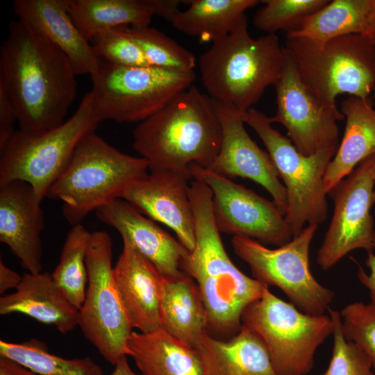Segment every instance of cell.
<instances>
[{
	"label": "cell",
	"mask_w": 375,
	"mask_h": 375,
	"mask_svg": "<svg viewBox=\"0 0 375 375\" xmlns=\"http://www.w3.org/2000/svg\"><path fill=\"white\" fill-rule=\"evenodd\" d=\"M171 20L181 33L199 38L202 42H215L227 36L244 19L245 12L258 0H192Z\"/></svg>",
	"instance_id": "obj_28"
},
{
	"label": "cell",
	"mask_w": 375,
	"mask_h": 375,
	"mask_svg": "<svg viewBox=\"0 0 375 375\" xmlns=\"http://www.w3.org/2000/svg\"><path fill=\"white\" fill-rule=\"evenodd\" d=\"M90 76L92 111L99 123H140L192 86L196 78L194 71L123 66L101 59Z\"/></svg>",
	"instance_id": "obj_7"
},
{
	"label": "cell",
	"mask_w": 375,
	"mask_h": 375,
	"mask_svg": "<svg viewBox=\"0 0 375 375\" xmlns=\"http://www.w3.org/2000/svg\"><path fill=\"white\" fill-rule=\"evenodd\" d=\"M284 47L276 34L253 38L247 19L212 43L199 60L201 80L210 99L241 113L253 108L266 88L274 85L283 64Z\"/></svg>",
	"instance_id": "obj_4"
},
{
	"label": "cell",
	"mask_w": 375,
	"mask_h": 375,
	"mask_svg": "<svg viewBox=\"0 0 375 375\" xmlns=\"http://www.w3.org/2000/svg\"><path fill=\"white\" fill-rule=\"evenodd\" d=\"M328 0H266L253 22L267 33L280 30L290 33L297 30L309 15L325 6Z\"/></svg>",
	"instance_id": "obj_33"
},
{
	"label": "cell",
	"mask_w": 375,
	"mask_h": 375,
	"mask_svg": "<svg viewBox=\"0 0 375 375\" xmlns=\"http://www.w3.org/2000/svg\"><path fill=\"white\" fill-rule=\"evenodd\" d=\"M190 178L189 169L151 170L131 183L122 197L144 215L171 228L189 251L195 245Z\"/></svg>",
	"instance_id": "obj_17"
},
{
	"label": "cell",
	"mask_w": 375,
	"mask_h": 375,
	"mask_svg": "<svg viewBox=\"0 0 375 375\" xmlns=\"http://www.w3.org/2000/svg\"><path fill=\"white\" fill-rule=\"evenodd\" d=\"M156 0H69L71 19L89 42L110 29L149 26Z\"/></svg>",
	"instance_id": "obj_27"
},
{
	"label": "cell",
	"mask_w": 375,
	"mask_h": 375,
	"mask_svg": "<svg viewBox=\"0 0 375 375\" xmlns=\"http://www.w3.org/2000/svg\"><path fill=\"white\" fill-rule=\"evenodd\" d=\"M340 111L344 133L324 176L327 193L368 156L375 153V109L369 99L349 96Z\"/></svg>",
	"instance_id": "obj_24"
},
{
	"label": "cell",
	"mask_w": 375,
	"mask_h": 375,
	"mask_svg": "<svg viewBox=\"0 0 375 375\" xmlns=\"http://www.w3.org/2000/svg\"><path fill=\"white\" fill-rule=\"evenodd\" d=\"M369 4V0L329 1L286 36L303 38L322 44L344 35H364Z\"/></svg>",
	"instance_id": "obj_29"
},
{
	"label": "cell",
	"mask_w": 375,
	"mask_h": 375,
	"mask_svg": "<svg viewBox=\"0 0 375 375\" xmlns=\"http://www.w3.org/2000/svg\"><path fill=\"white\" fill-rule=\"evenodd\" d=\"M303 83L322 101L337 106L340 94L369 99L375 81V47L361 34L339 37L318 44L308 39L286 36Z\"/></svg>",
	"instance_id": "obj_8"
},
{
	"label": "cell",
	"mask_w": 375,
	"mask_h": 375,
	"mask_svg": "<svg viewBox=\"0 0 375 375\" xmlns=\"http://www.w3.org/2000/svg\"><path fill=\"white\" fill-rule=\"evenodd\" d=\"M194 350L202 375H278L262 341L243 325L227 340L205 333Z\"/></svg>",
	"instance_id": "obj_22"
},
{
	"label": "cell",
	"mask_w": 375,
	"mask_h": 375,
	"mask_svg": "<svg viewBox=\"0 0 375 375\" xmlns=\"http://www.w3.org/2000/svg\"><path fill=\"white\" fill-rule=\"evenodd\" d=\"M22 279L15 271L8 267L0 260V294L4 295L5 292L10 289H16Z\"/></svg>",
	"instance_id": "obj_39"
},
{
	"label": "cell",
	"mask_w": 375,
	"mask_h": 375,
	"mask_svg": "<svg viewBox=\"0 0 375 375\" xmlns=\"http://www.w3.org/2000/svg\"><path fill=\"white\" fill-rule=\"evenodd\" d=\"M126 30L144 53L151 66L177 71H194V55L160 31L145 26H128Z\"/></svg>",
	"instance_id": "obj_32"
},
{
	"label": "cell",
	"mask_w": 375,
	"mask_h": 375,
	"mask_svg": "<svg viewBox=\"0 0 375 375\" xmlns=\"http://www.w3.org/2000/svg\"><path fill=\"white\" fill-rule=\"evenodd\" d=\"M317 226L306 225L289 242L276 249L244 236L231 238L234 252L249 265L254 278L278 288L299 310L312 315H324L334 297L310 269V247Z\"/></svg>",
	"instance_id": "obj_11"
},
{
	"label": "cell",
	"mask_w": 375,
	"mask_h": 375,
	"mask_svg": "<svg viewBox=\"0 0 375 375\" xmlns=\"http://www.w3.org/2000/svg\"><path fill=\"white\" fill-rule=\"evenodd\" d=\"M340 313L344 338L362 350L375 371V306L353 302Z\"/></svg>",
	"instance_id": "obj_35"
},
{
	"label": "cell",
	"mask_w": 375,
	"mask_h": 375,
	"mask_svg": "<svg viewBox=\"0 0 375 375\" xmlns=\"http://www.w3.org/2000/svg\"><path fill=\"white\" fill-rule=\"evenodd\" d=\"M241 322L262 341L278 375H307L316 350L333 331L329 315L305 313L269 287L245 308Z\"/></svg>",
	"instance_id": "obj_10"
},
{
	"label": "cell",
	"mask_w": 375,
	"mask_h": 375,
	"mask_svg": "<svg viewBox=\"0 0 375 375\" xmlns=\"http://www.w3.org/2000/svg\"><path fill=\"white\" fill-rule=\"evenodd\" d=\"M113 366L114 369L110 375H141L132 369L126 356L121 358Z\"/></svg>",
	"instance_id": "obj_42"
},
{
	"label": "cell",
	"mask_w": 375,
	"mask_h": 375,
	"mask_svg": "<svg viewBox=\"0 0 375 375\" xmlns=\"http://www.w3.org/2000/svg\"><path fill=\"white\" fill-rule=\"evenodd\" d=\"M0 356L38 375H104L90 358L67 359L51 353L46 344L32 338L21 343L0 340Z\"/></svg>",
	"instance_id": "obj_30"
},
{
	"label": "cell",
	"mask_w": 375,
	"mask_h": 375,
	"mask_svg": "<svg viewBox=\"0 0 375 375\" xmlns=\"http://www.w3.org/2000/svg\"><path fill=\"white\" fill-rule=\"evenodd\" d=\"M371 172H372V178H373V180L374 181V183H375V153L374 155V160H373V162H372V165Z\"/></svg>",
	"instance_id": "obj_43"
},
{
	"label": "cell",
	"mask_w": 375,
	"mask_h": 375,
	"mask_svg": "<svg viewBox=\"0 0 375 375\" xmlns=\"http://www.w3.org/2000/svg\"><path fill=\"white\" fill-rule=\"evenodd\" d=\"M0 375H38L15 361L0 356Z\"/></svg>",
	"instance_id": "obj_40"
},
{
	"label": "cell",
	"mask_w": 375,
	"mask_h": 375,
	"mask_svg": "<svg viewBox=\"0 0 375 375\" xmlns=\"http://www.w3.org/2000/svg\"><path fill=\"white\" fill-rule=\"evenodd\" d=\"M149 169L145 159L119 151L93 131L78 144L47 197L62 201L63 215L74 226L92 211L122 199Z\"/></svg>",
	"instance_id": "obj_5"
},
{
	"label": "cell",
	"mask_w": 375,
	"mask_h": 375,
	"mask_svg": "<svg viewBox=\"0 0 375 375\" xmlns=\"http://www.w3.org/2000/svg\"><path fill=\"white\" fill-rule=\"evenodd\" d=\"M328 310L333 324V346L328 367L322 375H375L365 354L344 338L340 313L330 308Z\"/></svg>",
	"instance_id": "obj_34"
},
{
	"label": "cell",
	"mask_w": 375,
	"mask_h": 375,
	"mask_svg": "<svg viewBox=\"0 0 375 375\" xmlns=\"http://www.w3.org/2000/svg\"><path fill=\"white\" fill-rule=\"evenodd\" d=\"M369 2L366 29L364 35L369 38L375 47V0H369Z\"/></svg>",
	"instance_id": "obj_41"
},
{
	"label": "cell",
	"mask_w": 375,
	"mask_h": 375,
	"mask_svg": "<svg viewBox=\"0 0 375 375\" xmlns=\"http://www.w3.org/2000/svg\"><path fill=\"white\" fill-rule=\"evenodd\" d=\"M91 42L99 59L123 66H151L125 26L101 33Z\"/></svg>",
	"instance_id": "obj_36"
},
{
	"label": "cell",
	"mask_w": 375,
	"mask_h": 375,
	"mask_svg": "<svg viewBox=\"0 0 375 375\" xmlns=\"http://www.w3.org/2000/svg\"><path fill=\"white\" fill-rule=\"evenodd\" d=\"M12 7L18 19L65 53L77 76L96 72L100 59L71 19L69 0H15Z\"/></svg>",
	"instance_id": "obj_21"
},
{
	"label": "cell",
	"mask_w": 375,
	"mask_h": 375,
	"mask_svg": "<svg viewBox=\"0 0 375 375\" xmlns=\"http://www.w3.org/2000/svg\"><path fill=\"white\" fill-rule=\"evenodd\" d=\"M195 226V245L182 270L196 282L208 314V331L235 335L245 308L268 287L244 274L229 258L212 215V193L202 181L189 185Z\"/></svg>",
	"instance_id": "obj_2"
},
{
	"label": "cell",
	"mask_w": 375,
	"mask_h": 375,
	"mask_svg": "<svg viewBox=\"0 0 375 375\" xmlns=\"http://www.w3.org/2000/svg\"><path fill=\"white\" fill-rule=\"evenodd\" d=\"M212 103L221 124L222 140L217 156L207 169L229 178H249L260 185L285 216L286 189L269 155L251 138L240 111L226 103L213 100Z\"/></svg>",
	"instance_id": "obj_16"
},
{
	"label": "cell",
	"mask_w": 375,
	"mask_h": 375,
	"mask_svg": "<svg viewBox=\"0 0 375 375\" xmlns=\"http://www.w3.org/2000/svg\"><path fill=\"white\" fill-rule=\"evenodd\" d=\"M133 138V149L150 170L208 168L219 152L222 131L212 100L192 85L140 122Z\"/></svg>",
	"instance_id": "obj_3"
},
{
	"label": "cell",
	"mask_w": 375,
	"mask_h": 375,
	"mask_svg": "<svg viewBox=\"0 0 375 375\" xmlns=\"http://www.w3.org/2000/svg\"><path fill=\"white\" fill-rule=\"evenodd\" d=\"M160 318L163 330L192 349L208 333L205 304L196 282L185 272L162 276Z\"/></svg>",
	"instance_id": "obj_25"
},
{
	"label": "cell",
	"mask_w": 375,
	"mask_h": 375,
	"mask_svg": "<svg viewBox=\"0 0 375 375\" xmlns=\"http://www.w3.org/2000/svg\"><path fill=\"white\" fill-rule=\"evenodd\" d=\"M112 258L109 234L92 233L86 256L88 281L78 326L101 356L114 365L128 355V341L133 331L115 281Z\"/></svg>",
	"instance_id": "obj_12"
},
{
	"label": "cell",
	"mask_w": 375,
	"mask_h": 375,
	"mask_svg": "<svg viewBox=\"0 0 375 375\" xmlns=\"http://www.w3.org/2000/svg\"><path fill=\"white\" fill-rule=\"evenodd\" d=\"M91 235L81 224L73 226L51 274L58 288L78 310L84 302L88 281L86 256Z\"/></svg>",
	"instance_id": "obj_31"
},
{
	"label": "cell",
	"mask_w": 375,
	"mask_h": 375,
	"mask_svg": "<svg viewBox=\"0 0 375 375\" xmlns=\"http://www.w3.org/2000/svg\"><path fill=\"white\" fill-rule=\"evenodd\" d=\"M374 155L360 162L328 192L334 211L317 256V262L324 270L332 268L354 249L367 252L375 249L370 212L375 203V183L371 172Z\"/></svg>",
	"instance_id": "obj_14"
},
{
	"label": "cell",
	"mask_w": 375,
	"mask_h": 375,
	"mask_svg": "<svg viewBox=\"0 0 375 375\" xmlns=\"http://www.w3.org/2000/svg\"><path fill=\"white\" fill-rule=\"evenodd\" d=\"M41 203L24 181L0 185V241L33 274L42 271L40 234L44 218Z\"/></svg>",
	"instance_id": "obj_18"
},
{
	"label": "cell",
	"mask_w": 375,
	"mask_h": 375,
	"mask_svg": "<svg viewBox=\"0 0 375 375\" xmlns=\"http://www.w3.org/2000/svg\"><path fill=\"white\" fill-rule=\"evenodd\" d=\"M98 219L115 228L163 276H176L189 251L128 202L117 199L96 210Z\"/></svg>",
	"instance_id": "obj_19"
},
{
	"label": "cell",
	"mask_w": 375,
	"mask_h": 375,
	"mask_svg": "<svg viewBox=\"0 0 375 375\" xmlns=\"http://www.w3.org/2000/svg\"><path fill=\"white\" fill-rule=\"evenodd\" d=\"M241 117L262 140L284 183L285 219L292 236L299 235L308 224L323 223L328 213L324 176L338 149L327 148L305 156L287 136L272 126L271 118L263 112L251 108L241 113Z\"/></svg>",
	"instance_id": "obj_9"
},
{
	"label": "cell",
	"mask_w": 375,
	"mask_h": 375,
	"mask_svg": "<svg viewBox=\"0 0 375 375\" xmlns=\"http://www.w3.org/2000/svg\"><path fill=\"white\" fill-rule=\"evenodd\" d=\"M374 246L375 248V234L374 236ZM365 265L370 269L367 274L362 267L358 265V278L369 291L370 303L375 306V253L373 251L367 252Z\"/></svg>",
	"instance_id": "obj_38"
},
{
	"label": "cell",
	"mask_w": 375,
	"mask_h": 375,
	"mask_svg": "<svg viewBox=\"0 0 375 375\" xmlns=\"http://www.w3.org/2000/svg\"><path fill=\"white\" fill-rule=\"evenodd\" d=\"M21 313L53 325L66 334L78 326L79 310L65 297L48 272H25L18 287L0 298V314Z\"/></svg>",
	"instance_id": "obj_23"
},
{
	"label": "cell",
	"mask_w": 375,
	"mask_h": 375,
	"mask_svg": "<svg viewBox=\"0 0 375 375\" xmlns=\"http://www.w3.org/2000/svg\"><path fill=\"white\" fill-rule=\"evenodd\" d=\"M372 94L375 101V81H374V83L373 89H372Z\"/></svg>",
	"instance_id": "obj_44"
},
{
	"label": "cell",
	"mask_w": 375,
	"mask_h": 375,
	"mask_svg": "<svg viewBox=\"0 0 375 375\" xmlns=\"http://www.w3.org/2000/svg\"><path fill=\"white\" fill-rule=\"evenodd\" d=\"M98 124L88 92L74 113L60 126L41 131H16L0 150V185L24 181L42 202L78 144L94 131Z\"/></svg>",
	"instance_id": "obj_6"
},
{
	"label": "cell",
	"mask_w": 375,
	"mask_h": 375,
	"mask_svg": "<svg viewBox=\"0 0 375 375\" xmlns=\"http://www.w3.org/2000/svg\"><path fill=\"white\" fill-rule=\"evenodd\" d=\"M113 267V276L133 328L149 333L162 328V276L127 240Z\"/></svg>",
	"instance_id": "obj_20"
},
{
	"label": "cell",
	"mask_w": 375,
	"mask_h": 375,
	"mask_svg": "<svg viewBox=\"0 0 375 375\" xmlns=\"http://www.w3.org/2000/svg\"><path fill=\"white\" fill-rule=\"evenodd\" d=\"M276 110L270 117L287 130V137L303 155L311 156L327 149H338V121L344 119L337 106L322 101L302 81L294 60L284 47L280 76L274 85Z\"/></svg>",
	"instance_id": "obj_15"
},
{
	"label": "cell",
	"mask_w": 375,
	"mask_h": 375,
	"mask_svg": "<svg viewBox=\"0 0 375 375\" xmlns=\"http://www.w3.org/2000/svg\"><path fill=\"white\" fill-rule=\"evenodd\" d=\"M188 169L193 179L210 188L212 215L220 233L277 247L292 239L285 216L273 201L207 168L192 165Z\"/></svg>",
	"instance_id": "obj_13"
},
{
	"label": "cell",
	"mask_w": 375,
	"mask_h": 375,
	"mask_svg": "<svg viewBox=\"0 0 375 375\" xmlns=\"http://www.w3.org/2000/svg\"><path fill=\"white\" fill-rule=\"evenodd\" d=\"M76 74L65 53L25 21H12L0 47V85L19 129L41 131L65 120L77 94Z\"/></svg>",
	"instance_id": "obj_1"
},
{
	"label": "cell",
	"mask_w": 375,
	"mask_h": 375,
	"mask_svg": "<svg viewBox=\"0 0 375 375\" xmlns=\"http://www.w3.org/2000/svg\"><path fill=\"white\" fill-rule=\"evenodd\" d=\"M128 350L141 375H202L194 349L162 328L133 331Z\"/></svg>",
	"instance_id": "obj_26"
},
{
	"label": "cell",
	"mask_w": 375,
	"mask_h": 375,
	"mask_svg": "<svg viewBox=\"0 0 375 375\" xmlns=\"http://www.w3.org/2000/svg\"><path fill=\"white\" fill-rule=\"evenodd\" d=\"M17 117L14 106L4 88L0 85V150L16 131L14 123Z\"/></svg>",
	"instance_id": "obj_37"
}]
</instances>
